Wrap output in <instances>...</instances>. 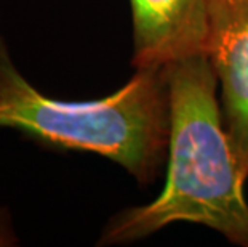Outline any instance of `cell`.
<instances>
[{"label": "cell", "instance_id": "6da1fadb", "mask_svg": "<svg viewBox=\"0 0 248 247\" xmlns=\"http://www.w3.org/2000/svg\"><path fill=\"white\" fill-rule=\"evenodd\" d=\"M165 71L170 106L165 186L154 201L112 215L98 246L138 243L168 225L187 222L248 247L245 180L221 115L213 67L207 56L197 55Z\"/></svg>", "mask_w": 248, "mask_h": 247}, {"label": "cell", "instance_id": "7a4b0ae2", "mask_svg": "<svg viewBox=\"0 0 248 247\" xmlns=\"http://www.w3.org/2000/svg\"><path fill=\"white\" fill-rule=\"evenodd\" d=\"M0 129L16 130L56 149L106 157L147 185L168 146L167 71L135 69L128 82L103 98H51L21 74L0 26Z\"/></svg>", "mask_w": 248, "mask_h": 247}, {"label": "cell", "instance_id": "3957f363", "mask_svg": "<svg viewBox=\"0 0 248 247\" xmlns=\"http://www.w3.org/2000/svg\"><path fill=\"white\" fill-rule=\"evenodd\" d=\"M205 56L221 87L226 132L248 180V0H208Z\"/></svg>", "mask_w": 248, "mask_h": 247}, {"label": "cell", "instance_id": "277c9868", "mask_svg": "<svg viewBox=\"0 0 248 247\" xmlns=\"http://www.w3.org/2000/svg\"><path fill=\"white\" fill-rule=\"evenodd\" d=\"M130 5L135 69L205 55L208 0H130Z\"/></svg>", "mask_w": 248, "mask_h": 247}, {"label": "cell", "instance_id": "5b68a950", "mask_svg": "<svg viewBox=\"0 0 248 247\" xmlns=\"http://www.w3.org/2000/svg\"><path fill=\"white\" fill-rule=\"evenodd\" d=\"M18 244L19 239L12 223V218H10V214L3 207H0V247H12Z\"/></svg>", "mask_w": 248, "mask_h": 247}]
</instances>
